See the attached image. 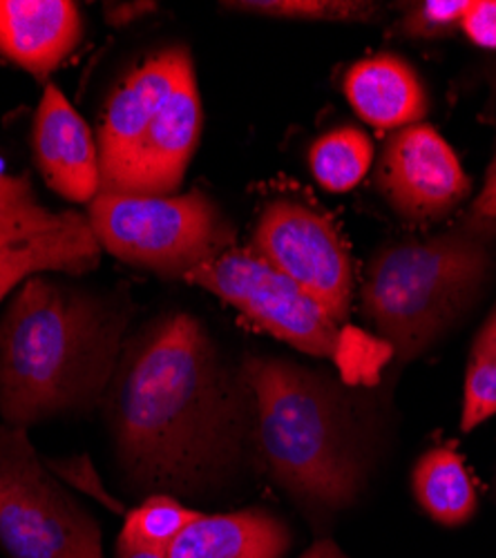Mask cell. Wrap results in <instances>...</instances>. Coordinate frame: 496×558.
Returning a JSON list of instances; mask_svg holds the SVG:
<instances>
[{
  "mask_svg": "<svg viewBox=\"0 0 496 558\" xmlns=\"http://www.w3.org/2000/svg\"><path fill=\"white\" fill-rule=\"evenodd\" d=\"M106 415L125 481L140 492L202 498L227 487L255 436V402L204 324L184 311L153 319L119 357Z\"/></svg>",
  "mask_w": 496,
  "mask_h": 558,
  "instance_id": "cell-1",
  "label": "cell"
},
{
  "mask_svg": "<svg viewBox=\"0 0 496 558\" xmlns=\"http://www.w3.org/2000/svg\"><path fill=\"white\" fill-rule=\"evenodd\" d=\"M130 311L45 275L21 284L0 319V415L27 429L97 407L123 353Z\"/></svg>",
  "mask_w": 496,
  "mask_h": 558,
  "instance_id": "cell-2",
  "label": "cell"
},
{
  "mask_svg": "<svg viewBox=\"0 0 496 558\" xmlns=\"http://www.w3.org/2000/svg\"><path fill=\"white\" fill-rule=\"evenodd\" d=\"M242 376L270 476L306 507H351L367 485L372 456L349 393L323 371L274 355L249 357Z\"/></svg>",
  "mask_w": 496,
  "mask_h": 558,
  "instance_id": "cell-3",
  "label": "cell"
},
{
  "mask_svg": "<svg viewBox=\"0 0 496 558\" xmlns=\"http://www.w3.org/2000/svg\"><path fill=\"white\" fill-rule=\"evenodd\" d=\"M492 270V240L463 226L425 242L389 244L367 266L363 313L398 360L408 362L474 306Z\"/></svg>",
  "mask_w": 496,
  "mask_h": 558,
  "instance_id": "cell-4",
  "label": "cell"
},
{
  "mask_svg": "<svg viewBox=\"0 0 496 558\" xmlns=\"http://www.w3.org/2000/svg\"><path fill=\"white\" fill-rule=\"evenodd\" d=\"M85 217L101 251L161 277H189L235 238L233 226L202 191L170 197L99 191Z\"/></svg>",
  "mask_w": 496,
  "mask_h": 558,
  "instance_id": "cell-5",
  "label": "cell"
},
{
  "mask_svg": "<svg viewBox=\"0 0 496 558\" xmlns=\"http://www.w3.org/2000/svg\"><path fill=\"white\" fill-rule=\"evenodd\" d=\"M0 549L8 558H104L101 527L27 440L0 427Z\"/></svg>",
  "mask_w": 496,
  "mask_h": 558,
  "instance_id": "cell-6",
  "label": "cell"
},
{
  "mask_svg": "<svg viewBox=\"0 0 496 558\" xmlns=\"http://www.w3.org/2000/svg\"><path fill=\"white\" fill-rule=\"evenodd\" d=\"M189 282L238 308L257 329L315 357H344L338 322L295 282L249 251H223L195 268Z\"/></svg>",
  "mask_w": 496,
  "mask_h": 558,
  "instance_id": "cell-7",
  "label": "cell"
},
{
  "mask_svg": "<svg viewBox=\"0 0 496 558\" xmlns=\"http://www.w3.org/2000/svg\"><path fill=\"white\" fill-rule=\"evenodd\" d=\"M99 259L85 215L45 206L25 174H0V302L34 275L87 272Z\"/></svg>",
  "mask_w": 496,
  "mask_h": 558,
  "instance_id": "cell-8",
  "label": "cell"
},
{
  "mask_svg": "<svg viewBox=\"0 0 496 558\" xmlns=\"http://www.w3.org/2000/svg\"><path fill=\"white\" fill-rule=\"evenodd\" d=\"M251 251L287 275L336 322L351 306L353 268L336 226L293 199H276L262 210Z\"/></svg>",
  "mask_w": 496,
  "mask_h": 558,
  "instance_id": "cell-9",
  "label": "cell"
},
{
  "mask_svg": "<svg viewBox=\"0 0 496 558\" xmlns=\"http://www.w3.org/2000/svg\"><path fill=\"white\" fill-rule=\"evenodd\" d=\"M376 189L410 223L455 213L470 195L472 179L436 128L414 123L387 136L376 163Z\"/></svg>",
  "mask_w": 496,
  "mask_h": 558,
  "instance_id": "cell-10",
  "label": "cell"
},
{
  "mask_svg": "<svg viewBox=\"0 0 496 558\" xmlns=\"http://www.w3.org/2000/svg\"><path fill=\"white\" fill-rule=\"evenodd\" d=\"M202 99L197 78L179 87L128 157L101 179V191L170 197L184 181L202 134Z\"/></svg>",
  "mask_w": 496,
  "mask_h": 558,
  "instance_id": "cell-11",
  "label": "cell"
},
{
  "mask_svg": "<svg viewBox=\"0 0 496 558\" xmlns=\"http://www.w3.org/2000/svg\"><path fill=\"white\" fill-rule=\"evenodd\" d=\"M34 159L55 193L89 204L101 191L99 142L63 92L48 83L34 119Z\"/></svg>",
  "mask_w": 496,
  "mask_h": 558,
  "instance_id": "cell-12",
  "label": "cell"
},
{
  "mask_svg": "<svg viewBox=\"0 0 496 558\" xmlns=\"http://www.w3.org/2000/svg\"><path fill=\"white\" fill-rule=\"evenodd\" d=\"M191 76H195L191 52L177 45L150 57L117 87L99 130L101 179L140 144L170 97Z\"/></svg>",
  "mask_w": 496,
  "mask_h": 558,
  "instance_id": "cell-13",
  "label": "cell"
},
{
  "mask_svg": "<svg viewBox=\"0 0 496 558\" xmlns=\"http://www.w3.org/2000/svg\"><path fill=\"white\" fill-rule=\"evenodd\" d=\"M81 38V12L68 0H0V54L36 78H48Z\"/></svg>",
  "mask_w": 496,
  "mask_h": 558,
  "instance_id": "cell-14",
  "label": "cell"
},
{
  "mask_svg": "<svg viewBox=\"0 0 496 558\" xmlns=\"http://www.w3.org/2000/svg\"><path fill=\"white\" fill-rule=\"evenodd\" d=\"M344 95L355 114L378 130L423 123L430 112L427 89L419 72L396 54L358 61L344 76Z\"/></svg>",
  "mask_w": 496,
  "mask_h": 558,
  "instance_id": "cell-15",
  "label": "cell"
},
{
  "mask_svg": "<svg viewBox=\"0 0 496 558\" xmlns=\"http://www.w3.org/2000/svg\"><path fill=\"white\" fill-rule=\"evenodd\" d=\"M291 530L266 509L199 517L179 536L168 558H285Z\"/></svg>",
  "mask_w": 496,
  "mask_h": 558,
  "instance_id": "cell-16",
  "label": "cell"
},
{
  "mask_svg": "<svg viewBox=\"0 0 496 558\" xmlns=\"http://www.w3.org/2000/svg\"><path fill=\"white\" fill-rule=\"evenodd\" d=\"M412 494L425 514L443 527L465 525L479 509L465 460L452 447H432L414 464Z\"/></svg>",
  "mask_w": 496,
  "mask_h": 558,
  "instance_id": "cell-17",
  "label": "cell"
},
{
  "mask_svg": "<svg viewBox=\"0 0 496 558\" xmlns=\"http://www.w3.org/2000/svg\"><path fill=\"white\" fill-rule=\"evenodd\" d=\"M374 142L360 128H336L311 146L309 166L325 191L347 193L367 177L374 163Z\"/></svg>",
  "mask_w": 496,
  "mask_h": 558,
  "instance_id": "cell-18",
  "label": "cell"
},
{
  "mask_svg": "<svg viewBox=\"0 0 496 558\" xmlns=\"http://www.w3.org/2000/svg\"><path fill=\"white\" fill-rule=\"evenodd\" d=\"M496 415V304L476 333L468 368L461 409V432H474Z\"/></svg>",
  "mask_w": 496,
  "mask_h": 558,
  "instance_id": "cell-19",
  "label": "cell"
},
{
  "mask_svg": "<svg viewBox=\"0 0 496 558\" xmlns=\"http://www.w3.org/2000/svg\"><path fill=\"white\" fill-rule=\"evenodd\" d=\"M202 517V511L179 502L174 496L155 494L125 514L119 541L168 551L182 532Z\"/></svg>",
  "mask_w": 496,
  "mask_h": 558,
  "instance_id": "cell-20",
  "label": "cell"
},
{
  "mask_svg": "<svg viewBox=\"0 0 496 558\" xmlns=\"http://www.w3.org/2000/svg\"><path fill=\"white\" fill-rule=\"evenodd\" d=\"M223 8L289 21L372 23L380 19V5L363 0H244V3H223Z\"/></svg>",
  "mask_w": 496,
  "mask_h": 558,
  "instance_id": "cell-21",
  "label": "cell"
},
{
  "mask_svg": "<svg viewBox=\"0 0 496 558\" xmlns=\"http://www.w3.org/2000/svg\"><path fill=\"white\" fill-rule=\"evenodd\" d=\"M472 0H425L410 5L398 21V32L408 38H443L461 27Z\"/></svg>",
  "mask_w": 496,
  "mask_h": 558,
  "instance_id": "cell-22",
  "label": "cell"
},
{
  "mask_svg": "<svg viewBox=\"0 0 496 558\" xmlns=\"http://www.w3.org/2000/svg\"><path fill=\"white\" fill-rule=\"evenodd\" d=\"M48 468L52 470L55 476L63 478L65 483L78 487L81 492H85L93 498H97L99 502H104L108 509L114 511V514H123L121 502L104 489V485H101V481H99V476L93 468V460H89V458L78 456V458H65V460H48Z\"/></svg>",
  "mask_w": 496,
  "mask_h": 558,
  "instance_id": "cell-23",
  "label": "cell"
},
{
  "mask_svg": "<svg viewBox=\"0 0 496 558\" xmlns=\"http://www.w3.org/2000/svg\"><path fill=\"white\" fill-rule=\"evenodd\" d=\"M463 228L489 240L496 235V153L487 166L481 193L474 197L463 217Z\"/></svg>",
  "mask_w": 496,
  "mask_h": 558,
  "instance_id": "cell-24",
  "label": "cell"
},
{
  "mask_svg": "<svg viewBox=\"0 0 496 558\" xmlns=\"http://www.w3.org/2000/svg\"><path fill=\"white\" fill-rule=\"evenodd\" d=\"M461 27L479 48L496 50V0H472Z\"/></svg>",
  "mask_w": 496,
  "mask_h": 558,
  "instance_id": "cell-25",
  "label": "cell"
},
{
  "mask_svg": "<svg viewBox=\"0 0 496 558\" xmlns=\"http://www.w3.org/2000/svg\"><path fill=\"white\" fill-rule=\"evenodd\" d=\"M155 10H157V3H142V0H137V3H106L104 19L112 27H125Z\"/></svg>",
  "mask_w": 496,
  "mask_h": 558,
  "instance_id": "cell-26",
  "label": "cell"
},
{
  "mask_svg": "<svg viewBox=\"0 0 496 558\" xmlns=\"http://www.w3.org/2000/svg\"><path fill=\"white\" fill-rule=\"evenodd\" d=\"M114 558H168V551L132 545V543H125V541H117Z\"/></svg>",
  "mask_w": 496,
  "mask_h": 558,
  "instance_id": "cell-27",
  "label": "cell"
},
{
  "mask_svg": "<svg viewBox=\"0 0 496 558\" xmlns=\"http://www.w3.org/2000/svg\"><path fill=\"white\" fill-rule=\"evenodd\" d=\"M300 558H349L334 541H318L313 543Z\"/></svg>",
  "mask_w": 496,
  "mask_h": 558,
  "instance_id": "cell-28",
  "label": "cell"
}]
</instances>
